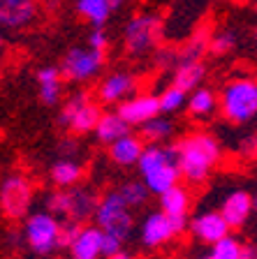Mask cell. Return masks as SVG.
<instances>
[{"label": "cell", "instance_id": "1", "mask_svg": "<svg viewBox=\"0 0 257 259\" xmlns=\"http://www.w3.org/2000/svg\"><path fill=\"white\" fill-rule=\"evenodd\" d=\"M181 176L190 185H202L223 157L218 139L209 132H190L176 141Z\"/></svg>", "mask_w": 257, "mask_h": 259}, {"label": "cell", "instance_id": "2", "mask_svg": "<svg viewBox=\"0 0 257 259\" xmlns=\"http://www.w3.org/2000/svg\"><path fill=\"white\" fill-rule=\"evenodd\" d=\"M220 113L232 125L257 120V76H232L220 91Z\"/></svg>", "mask_w": 257, "mask_h": 259}, {"label": "cell", "instance_id": "3", "mask_svg": "<svg viewBox=\"0 0 257 259\" xmlns=\"http://www.w3.org/2000/svg\"><path fill=\"white\" fill-rule=\"evenodd\" d=\"M100 197L86 185H72V188H58L51 194H47L44 206L60 220H75V222H88L95 218Z\"/></svg>", "mask_w": 257, "mask_h": 259}, {"label": "cell", "instance_id": "4", "mask_svg": "<svg viewBox=\"0 0 257 259\" xmlns=\"http://www.w3.org/2000/svg\"><path fill=\"white\" fill-rule=\"evenodd\" d=\"M60 225H63V220L58 215H54L51 210H35L28 218H23V243L28 245V250L32 254L49 257L56 248H60Z\"/></svg>", "mask_w": 257, "mask_h": 259}, {"label": "cell", "instance_id": "5", "mask_svg": "<svg viewBox=\"0 0 257 259\" xmlns=\"http://www.w3.org/2000/svg\"><path fill=\"white\" fill-rule=\"evenodd\" d=\"M93 220L102 232L114 234L121 241H128L134 232L132 208L128 206V201L123 199V194L118 190H109L107 194H102Z\"/></svg>", "mask_w": 257, "mask_h": 259}, {"label": "cell", "instance_id": "6", "mask_svg": "<svg viewBox=\"0 0 257 259\" xmlns=\"http://www.w3.org/2000/svg\"><path fill=\"white\" fill-rule=\"evenodd\" d=\"M102 113H104L102 107L97 102H93L88 93L77 91L65 100L63 109L58 113V123L63 127H70L77 135H88V132H95Z\"/></svg>", "mask_w": 257, "mask_h": 259}, {"label": "cell", "instance_id": "7", "mask_svg": "<svg viewBox=\"0 0 257 259\" xmlns=\"http://www.w3.org/2000/svg\"><path fill=\"white\" fill-rule=\"evenodd\" d=\"M35 199L30 178L23 174H7L0 183V208L10 220H21L30 215V206Z\"/></svg>", "mask_w": 257, "mask_h": 259}, {"label": "cell", "instance_id": "8", "mask_svg": "<svg viewBox=\"0 0 257 259\" xmlns=\"http://www.w3.org/2000/svg\"><path fill=\"white\" fill-rule=\"evenodd\" d=\"M190 222L188 218L169 215L165 210H153L141 220L139 225V243L144 248H160L165 243H169L174 236H178L181 232H186Z\"/></svg>", "mask_w": 257, "mask_h": 259}, {"label": "cell", "instance_id": "9", "mask_svg": "<svg viewBox=\"0 0 257 259\" xmlns=\"http://www.w3.org/2000/svg\"><path fill=\"white\" fill-rule=\"evenodd\" d=\"M162 37V21L156 14H134L123 28L125 51L130 56H144Z\"/></svg>", "mask_w": 257, "mask_h": 259}, {"label": "cell", "instance_id": "10", "mask_svg": "<svg viewBox=\"0 0 257 259\" xmlns=\"http://www.w3.org/2000/svg\"><path fill=\"white\" fill-rule=\"evenodd\" d=\"M102 65H104V54L102 51H95L91 47H72L60 60V72L67 81L86 83L93 76H97Z\"/></svg>", "mask_w": 257, "mask_h": 259}, {"label": "cell", "instance_id": "11", "mask_svg": "<svg viewBox=\"0 0 257 259\" xmlns=\"http://www.w3.org/2000/svg\"><path fill=\"white\" fill-rule=\"evenodd\" d=\"M116 111L128 120L132 127H141L144 123H149L151 118L160 116V97L153 93H137V95L128 97L125 102H121L116 107Z\"/></svg>", "mask_w": 257, "mask_h": 259}, {"label": "cell", "instance_id": "12", "mask_svg": "<svg viewBox=\"0 0 257 259\" xmlns=\"http://www.w3.org/2000/svg\"><path fill=\"white\" fill-rule=\"evenodd\" d=\"M137 76L130 74V72H112L107 74L104 79L100 81V86H97V100L100 104H121L125 102L128 97L137 95Z\"/></svg>", "mask_w": 257, "mask_h": 259}, {"label": "cell", "instance_id": "13", "mask_svg": "<svg viewBox=\"0 0 257 259\" xmlns=\"http://www.w3.org/2000/svg\"><path fill=\"white\" fill-rule=\"evenodd\" d=\"M38 16V0H0V26L5 32L28 28Z\"/></svg>", "mask_w": 257, "mask_h": 259}, {"label": "cell", "instance_id": "14", "mask_svg": "<svg viewBox=\"0 0 257 259\" xmlns=\"http://www.w3.org/2000/svg\"><path fill=\"white\" fill-rule=\"evenodd\" d=\"M193 236L202 243H218L220 238H225L227 234L232 232L230 222L225 220V215L220 210H204V213H197V215L190 220V227H188Z\"/></svg>", "mask_w": 257, "mask_h": 259}, {"label": "cell", "instance_id": "15", "mask_svg": "<svg viewBox=\"0 0 257 259\" xmlns=\"http://www.w3.org/2000/svg\"><path fill=\"white\" fill-rule=\"evenodd\" d=\"M220 213L225 215L232 229L243 227L252 213V194L246 190H232L230 194H225V199L220 201Z\"/></svg>", "mask_w": 257, "mask_h": 259}, {"label": "cell", "instance_id": "16", "mask_svg": "<svg viewBox=\"0 0 257 259\" xmlns=\"http://www.w3.org/2000/svg\"><path fill=\"white\" fill-rule=\"evenodd\" d=\"M102 241H104V232L97 225H84L79 236L75 238L70 248V259H100L102 254Z\"/></svg>", "mask_w": 257, "mask_h": 259}, {"label": "cell", "instance_id": "17", "mask_svg": "<svg viewBox=\"0 0 257 259\" xmlns=\"http://www.w3.org/2000/svg\"><path fill=\"white\" fill-rule=\"evenodd\" d=\"M144 148H146V141L144 137H137V135H125L121 137L118 141H114L112 146H109V157H112L114 164H118V167H137L141 160V155H144Z\"/></svg>", "mask_w": 257, "mask_h": 259}, {"label": "cell", "instance_id": "18", "mask_svg": "<svg viewBox=\"0 0 257 259\" xmlns=\"http://www.w3.org/2000/svg\"><path fill=\"white\" fill-rule=\"evenodd\" d=\"M169 162H178L176 144H146L144 155H141L137 169H139L141 176H146L149 171L162 167V164H169Z\"/></svg>", "mask_w": 257, "mask_h": 259}, {"label": "cell", "instance_id": "19", "mask_svg": "<svg viewBox=\"0 0 257 259\" xmlns=\"http://www.w3.org/2000/svg\"><path fill=\"white\" fill-rule=\"evenodd\" d=\"M130 130H132V125H130L118 111H104L93 135H95V139L100 141V144L112 146L114 141H118L121 137L130 135Z\"/></svg>", "mask_w": 257, "mask_h": 259}, {"label": "cell", "instance_id": "20", "mask_svg": "<svg viewBox=\"0 0 257 259\" xmlns=\"http://www.w3.org/2000/svg\"><path fill=\"white\" fill-rule=\"evenodd\" d=\"M38 86H40V100L49 107L58 104L60 93H63V72L60 67H54V65H47V67H40L38 70Z\"/></svg>", "mask_w": 257, "mask_h": 259}, {"label": "cell", "instance_id": "21", "mask_svg": "<svg viewBox=\"0 0 257 259\" xmlns=\"http://www.w3.org/2000/svg\"><path fill=\"white\" fill-rule=\"evenodd\" d=\"M144 178V183L149 185L151 194H156V197H160V194H165L167 190H171L174 185H178V181H181V167H178V162H169V164H162V167L153 169V171H149Z\"/></svg>", "mask_w": 257, "mask_h": 259}, {"label": "cell", "instance_id": "22", "mask_svg": "<svg viewBox=\"0 0 257 259\" xmlns=\"http://www.w3.org/2000/svg\"><path fill=\"white\" fill-rule=\"evenodd\" d=\"M171 83L183 88L186 93H193L202 86L204 76H206V65L202 60H181L178 67L171 72Z\"/></svg>", "mask_w": 257, "mask_h": 259}, {"label": "cell", "instance_id": "23", "mask_svg": "<svg viewBox=\"0 0 257 259\" xmlns=\"http://www.w3.org/2000/svg\"><path fill=\"white\" fill-rule=\"evenodd\" d=\"M49 176L58 188H72V185H79L81 176H84V167L75 157H60V160H56L51 164Z\"/></svg>", "mask_w": 257, "mask_h": 259}, {"label": "cell", "instance_id": "24", "mask_svg": "<svg viewBox=\"0 0 257 259\" xmlns=\"http://www.w3.org/2000/svg\"><path fill=\"white\" fill-rule=\"evenodd\" d=\"M220 107V97H215V93L211 88H204L199 86L197 91H193L188 95V113L193 118H209L213 116V111Z\"/></svg>", "mask_w": 257, "mask_h": 259}, {"label": "cell", "instance_id": "25", "mask_svg": "<svg viewBox=\"0 0 257 259\" xmlns=\"http://www.w3.org/2000/svg\"><path fill=\"white\" fill-rule=\"evenodd\" d=\"M174 132H176L174 120L167 113H160V116H156V118H151L149 123L141 125V137H144L146 144H169Z\"/></svg>", "mask_w": 257, "mask_h": 259}, {"label": "cell", "instance_id": "26", "mask_svg": "<svg viewBox=\"0 0 257 259\" xmlns=\"http://www.w3.org/2000/svg\"><path fill=\"white\" fill-rule=\"evenodd\" d=\"M190 206H193V199H190V192L183 185H174L171 190H167L165 194H160V208L169 215H178V218H188L190 213Z\"/></svg>", "mask_w": 257, "mask_h": 259}, {"label": "cell", "instance_id": "27", "mask_svg": "<svg viewBox=\"0 0 257 259\" xmlns=\"http://www.w3.org/2000/svg\"><path fill=\"white\" fill-rule=\"evenodd\" d=\"M114 10V0H77V12L93 26H104Z\"/></svg>", "mask_w": 257, "mask_h": 259}, {"label": "cell", "instance_id": "28", "mask_svg": "<svg viewBox=\"0 0 257 259\" xmlns=\"http://www.w3.org/2000/svg\"><path fill=\"white\" fill-rule=\"evenodd\" d=\"M188 95H190V93H186L183 88L174 86V83H171V86H167L165 91L158 95V97H160L162 113H167V116H169V113H178L181 109H186L188 107Z\"/></svg>", "mask_w": 257, "mask_h": 259}, {"label": "cell", "instance_id": "29", "mask_svg": "<svg viewBox=\"0 0 257 259\" xmlns=\"http://www.w3.org/2000/svg\"><path fill=\"white\" fill-rule=\"evenodd\" d=\"M118 192L123 194V199L128 201L130 208H139V206H144L149 201L151 190L144 183V178H141V181H128V183H123L118 188Z\"/></svg>", "mask_w": 257, "mask_h": 259}, {"label": "cell", "instance_id": "30", "mask_svg": "<svg viewBox=\"0 0 257 259\" xmlns=\"http://www.w3.org/2000/svg\"><path fill=\"white\" fill-rule=\"evenodd\" d=\"M211 254L213 259H243V243L236 236L227 234L225 238H220L218 243L211 245Z\"/></svg>", "mask_w": 257, "mask_h": 259}, {"label": "cell", "instance_id": "31", "mask_svg": "<svg viewBox=\"0 0 257 259\" xmlns=\"http://www.w3.org/2000/svg\"><path fill=\"white\" fill-rule=\"evenodd\" d=\"M236 32L234 30H218L209 37V51L215 56H225L236 47Z\"/></svg>", "mask_w": 257, "mask_h": 259}, {"label": "cell", "instance_id": "32", "mask_svg": "<svg viewBox=\"0 0 257 259\" xmlns=\"http://www.w3.org/2000/svg\"><path fill=\"white\" fill-rule=\"evenodd\" d=\"M206 49H209V37H206L204 32H197V35H193L178 51H181V60H202Z\"/></svg>", "mask_w": 257, "mask_h": 259}, {"label": "cell", "instance_id": "33", "mask_svg": "<svg viewBox=\"0 0 257 259\" xmlns=\"http://www.w3.org/2000/svg\"><path fill=\"white\" fill-rule=\"evenodd\" d=\"M153 63H156L160 70L174 72L178 67V63H181V51H178V49H171V47L158 49L156 56H153Z\"/></svg>", "mask_w": 257, "mask_h": 259}, {"label": "cell", "instance_id": "34", "mask_svg": "<svg viewBox=\"0 0 257 259\" xmlns=\"http://www.w3.org/2000/svg\"><path fill=\"white\" fill-rule=\"evenodd\" d=\"M81 227H84L81 222H75V220H63V225H60V241H58L60 248H70L72 243H75V238L79 236Z\"/></svg>", "mask_w": 257, "mask_h": 259}, {"label": "cell", "instance_id": "35", "mask_svg": "<svg viewBox=\"0 0 257 259\" xmlns=\"http://www.w3.org/2000/svg\"><path fill=\"white\" fill-rule=\"evenodd\" d=\"M88 47L95 49V51H102V54H107L109 35H107V30H104V26H93V30L88 32Z\"/></svg>", "mask_w": 257, "mask_h": 259}, {"label": "cell", "instance_id": "36", "mask_svg": "<svg viewBox=\"0 0 257 259\" xmlns=\"http://www.w3.org/2000/svg\"><path fill=\"white\" fill-rule=\"evenodd\" d=\"M236 153H239L241 157H246V160H250V157L257 155V135L255 132H252V135H246L241 141H239Z\"/></svg>", "mask_w": 257, "mask_h": 259}, {"label": "cell", "instance_id": "37", "mask_svg": "<svg viewBox=\"0 0 257 259\" xmlns=\"http://www.w3.org/2000/svg\"><path fill=\"white\" fill-rule=\"evenodd\" d=\"M123 243H125V241H121L118 236H114V234H107V232H104V241H102V254L109 259L112 254H116V252H121V250H123Z\"/></svg>", "mask_w": 257, "mask_h": 259}, {"label": "cell", "instance_id": "38", "mask_svg": "<svg viewBox=\"0 0 257 259\" xmlns=\"http://www.w3.org/2000/svg\"><path fill=\"white\" fill-rule=\"evenodd\" d=\"M77 141H72V139H65V141H60V146H58V151H60V155L63 157H75V153H77Z\"/></svg>", "mask_w": 257, "mask_h": 259}, {"label": "cell", "instance_id": "39", "mask_svg": "<svg viewBox=\"0 0 257 259\" xmlns=\"http://www.w3.org/2000/svg\"><path fill=\"white\" fill-rule=\"evenodd\" d=\"M243 259H257V245H243Z\"/></svg>", "mask_w": 257, "mask_h": 259}, {"label": "cell", "instance_id": "40", "mask_svg": "<svg viewBox=\"0 0 257 259\" xmlns=\"http://www.w3.org/2000/svg\"><path fill=\"white\" fill-rule=\"evenodd\" d=\"M109 259H132V254L128 252V250H121V252H116V254H112Z\"/></svg>", "mask_w": 257, "mask_h": 259}, {"label": "cell", "instance_id": "41", "mask_svg": "<svg viewBox=\"0 0 257 259\" xmlns=\"http://www.w3.org/2000/svg\"><path fill=\"white\" fill-rule=\"evenodd\" d=\"M252 210H255V213H257V192L252 194Z\"/></svg>", "mask_w": 257, "mask_h": 259}, {"label": "cell", "instance_id": "42", "mask_svg": "<svg viewBox=\"0 0 257 259\" xmlns=\"http://www.w3.org/2000/svg\"><path fill=\"white\" fill-rule=\"evenodd\" d=\"M123 3H125V0H114V5H116V10H118L121 5H123Z\"/></svg>", "mask_w": 257, "mask_h": 259}, {"label": "cell", "instance_id": "43", "mask_svg": "<svg viewBox=\"0 0 257 259\" xmlns=\"http://www.w3.org/2000/svg\"><path fill=\"white\" fill-rule=\"evenodd\" d=\"M197 259H213V254L209 252V254H204V257H197Z\"/></svg>", "mask_w": 257, "mask_h": 259}, {"label": "cell", "instance_id": "44", "mask_svg": "<svg viewBox=\"0 0 257 259\" xmlns=\"http://www.w3.org/2000/svg\"><path fill=\"white\" fill-rule=\"evenodd\" d=\"M255 42H257V28H255Z\"/></svg>", "mask_w": 257, "mask_h": 259}, {"label": "cell", "instance_id": "45", "mask_svg": "<svg viewBox=\"0 0 257 259\" xmlns=\"http://www.w3.org/2000/svg\"><path fill=\"white\" fill-rule=\"evenodd\" d=\"M236 3H239V0H236Z\"/></svg>", "mask_w": 257, "mask_h": 259}]
</instances>
